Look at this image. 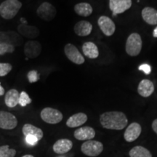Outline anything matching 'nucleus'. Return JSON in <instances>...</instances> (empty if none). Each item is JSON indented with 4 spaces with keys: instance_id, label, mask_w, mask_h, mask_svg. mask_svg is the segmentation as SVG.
I'll list each match as a JSON object with an SVG mask.
<instances>
[{
    "instance_id": "1",
    "label": "nucleus",
    "mask_w": 157,
    "mask_h": 157,
    "mask_svg": "<svg viewBox=\"0 0 157 157\" xmlns=\"http://www.w3.org/2000/svg\"><path fill=\"white\" fill-rule=\"evenodd\" d=\"M100 122L104 128L121 130L127 125L126 115L119 111H109L103 113L100 117Z\"/></svg>"
},
{
    "instance_id": "2",
    "label": "nucleus",
    "mask_w": 157,
    "mask_h": 157,
    "mask_svg": "<svg viewBox=\"0 0 157 157\" xmlns=\"http://www.w3.org/2000/svg\"><path fill=\"white\" fill-rule=\"evenodd\" d=\"M22 7L19 0H5L0 5V15L4 19H13Z\"/></svg>"
},
{
    "instance_id": "3",
    "label": "nucleus",
    "mask_w": 157,
    "mask_h": 157,
    "mask_svg": "<svg viewBox=\"0 0 157 157\" xmlns=\"http://www.w3.org/2000/svg\"><path fill=\"white\" fill-rule=\"evenodd\" d=\"M142 49V39L137 33L129 35L126 42V52L130 56H137Z\"/></svg>"
},
{
    "instance_id": "4",
    "label": "nucleus",
    "mask_w": 157,
    "mask_h": 157,
    "mask_svg": "<svg viewBox=\"0 0 157 157\" xmlns=\"http://www.w3.org/2000/svg\"><path fill=\"white\" fill-rule=\"evenodd\" d=\"M81 151L86 156L96 157L103 151V145L97 140H87L82 145Z\"/></svg>"
},
{
    "instance_id": "5",
    "label": "nucleus",
    "mask_w": 157,
    "mask_h": 157,
    "mask_svg": "<svg viewBox=\"0 0 157 157\" xmlns=\"http://www.w3.org/2000/svg\"><path fill=\"white\" fill-rule=\"evenodd\" d=\"M40 117L44 122L50 124L60 123L63 117V113L60 111L50 107L44 108V109H42V111H41Z\"/></svg>"
},
{
    "instance_id": "6",
    "label": "nucleus",
    "mask_w": 157,
    "mask_h": 157,
    "mask_svg": "<svg viewBox=\"0 0 157 157\" xmlns=\"http://www.w3.org/2000/svg\"><path fill=\"white\" fill-rule=\"evenodd\" d=\"M23 42L22 37L13 31H0V44H7L13 46H20Z\"/></svg>"
},
{
    "instance_id": "7",
    "label": "nucleus",
    "mask_w": 157,
    "mask_h": 157,
    "mask_svg": "<svg viewBox=\"0 0 157 157\" xmlns=\"http://www.w3.org/2000/svg\"><path fill=\"white\" fill-rule=\"evenodd\" d=\"M36 14L41 19L45 21H50L56 17L57 10L56 7L50 3L43 2L37 9Z\"/></svg>"
},
{
    "instance_id": "8",
    "label": "nucleus",
    "mask_w": 157,
    "mask_h": 157,
    "mask_svg": "<svg viewBox=\"0 0 157 157\" xmlns=\"http://www.w3.org/2000/svg\"><path fill=\"white\" fill-rule=\"evenodd\" d=\"M17 119L13 113L0 111V128L3 129H13L17 127Z\"/></svg>"
},
{
    "instance_id": "9",
    "label": "nucleus",
    "mask_w": 157,
    "mask_h": 157,
    "mask_svg": "<svg viewBox=\"0 0 157 157\" xmlns=\"http://www.w3.org/2000/svg\"><path fill=\"white\" fill-rule=\"evenodd\" d=\"M64 52L68 60L77 65L83 64L85 60L78 49L72 44H67L64 48Z\"/></svg>"
},
{
    "instance_id": "10",
    "label": "nucleus",
    "mask_w": 157,
    "mask_h": 157,
    "mask_svg": "<svg viewBox=\"0 0 157 157\" xmlns=\"http://www.w3.org/2000/svg\"><path fill=\"white\" fill-rule=\"evenodd\" d=\"M132 6V0H109V8L113 16L123 13Z\"/></svg>"
},
{
    "instance_id": "11",
    "label": "nucleus",
    "mask_w": 157,
    "mask_h": 157,
    "mask_svg": "<svg viewBox=\"0 0 157 157\" xmlns=\"http://www.w3.org/2000/svg\"><path fill=\"white\" fill-rule=\"evenodd\" d=\"M42 52V45L35 40H30L24 45V54L27 58L34 59L38 57Z\"/></svg>"
},
{
    "instance_id": "12",
    "label": "nucleus",
    "mask_w": 157,
    "mask_h": 157,
    "mask_svg": "<svg viewBox=\"0 0 157 157\" xmlns=\"http://www.w3.org/2000/svg\"><path fill=\"white\" fill-rule=\"evenodd\" d=\"M98 25L105 36H112L115 32L116 26L113 21L110 17L107 16H101L98 21Z\"/></svg>"
},
{
    "instance_id": "13",
    "label": "nucleus",
    "mask_w": 157,
    "mask_h": 157,
    "mask_svg": "<svg viewBox=\"0 0 157 157\" xmlns=\"http://www.w3.org/2000/svg\"><path fill=\"white\" fill-rule=\"evenodd\" d=\"M141 126L137 122H133L129 125L125 130L124 137L127 142L131 143L137 140L141 133Z\"/></svg>"
},
{
    "instance_id": "14",
    "label": "nucleus",
    "mask_w": 157,
    "mask_h": 157,
    "mask_svg": "<svg viewBox=\"0 0 157 157\" xmlns=\"http://www.w3.org/2000/svg\"><path fill=\"white\" fill-rule=\"evenodd\" d=\"M17 31L21 35L28 39H35L40 34V31L37 27L27 23H21L17 27Z\"/></svg>"
},
{
    "instance_id": "15",
    "label": "nucleus",
    "mask_w": 157,
    "mask_h": 157,
    "mask_svg": "<svg viewBox=\"0 0 157 157\" xmlns=\"http://www.w3.org/2000/svg\"><path fill=\"white\" fill-rule=\"evenodd\" d=\"M74 137L78 140H90L95 136V131L91 127H82L74 132Z\"/></svg>"
},
{
    "instance_id": "16",
    "label": "nucleus",
    "mask_w": 157,
    "mask_h": 157,
    "mask_svg": "<svg viewBox=\"0 0 157 157\" xmlns=\"http://www.w3.org/2000/svg\"><path fill=\"white\" fill-rule=\"evenodd\" d=\"M72 147H73V143L71 140L66 138H63L57 140L54 143L52 149L56 154H63L69 151Z\"/></svg>"
},
{
    "instance_id": "17",
    "label": "nucleus",
    "mask_w": 157,
    "mask_h": 157,
    "mask_svg": "<svg viewBox=\"0 0 157 157\" xmlns=\"http://www.w3.org/2000/svg\"><path fill=\"white\" fill-rule=\"evenodd\" d=\"M154 91V85L151 81L148 79H143L140 82L137 92L139 95L144 98H148L152 95Z\"/></svg>"
},
{
    "instance_id": "18",
    "label": "nucleus",
    "mask_w": 157,
    "mask_h": 157,
    "mask_svg": "<svg viewBox=\"0 0 157 157\" xmlns=\"http://www.w3.org/2000/svg\"><path fill=\"white\" fill-rule=\"evenodd\" d=\"M93 30V25L87 21H81L74 25V31L79 36H87Z\"/></svg>"
},
{
    "instance_id": "19",
    "label": "nucleus",
    "mask_w": 157,
    "mask_h": 157,
    "mask_svg": "<svg viewBox=\"0 0 157 157\" xmlns=\"http://www.w3.org/2000/svg\"><path fill=\"white\" fill-rule=\"evenodd\" d=\"M87 121V116L84 113H77L69 117L66 121V126L70 128L78 127L84 124Z\"/></svg>"
},
{
    "instance_id": "20",
    "label": "nucleus",
    "mask_w": 157,
    "mask_h": 157,
    "mask_svg": "<svg viewBox=\"0 0 157 157\" xmlns=\"http://www.w3.org/2000/svg\"><path fill=\"white\" fill-rule=\"evenodd\" d=\"M20 94L17 90L11 89L5 94V103L7 107L14 108L18 104Z\"/></svg>"
},
{
    "instance_id": "21",
    "label": "nucleus",
    "mask_w": 157,
    "mask_h": 157,
    "mask_svg": "<svg viewBox=\"0 0 157 157\" xmlns=\"http://www.w3.org/2000/svg\"><path fill=\"white\" fill-rule=\"evenodd\" d=\"M143 19L150 25L157 24V10L152 7H145L142 10Z\"/></svg>"
},
{
    "instance_id": "22",
    "label": "nucleus",
    "mask_w": 157,
    "mask_h": 157,
    "mask_svg": "<svg viewBox=\"0 0 157 157\" xmlns=\"http://www.w3.org/2000/svg\"><path fill=\"white\" fill-rule=\"evenodd\" d=\"M82 51H83L84 56L91 59L97 58L99 56L98 47L96 46L95 44L91 42L84 43L83 46H82Z\"/></svg>"
},
{
    "instance_id": "23",
    "label": "nucleus",
    "mask_w": 157,
    "mask_h": 157,
    "mask_svg": "<svg viewBox=\"0 0 157 157\" xmlns=\"http://www.w3.org/2000/svg\"><path fill=\"white\" fill-rule=\"evenodd\" d=\"M22 132L25 136H27V135H34V136L38 138L39 140H40L43 137V135H44V133H43L42 129L34 126V125L31 124H25L23 125Z\"/></svg>"
},
{
    "instance_id": "24",
    "label": "nucleus",
    "mask_w": 157,
    "mask_h": 157,
    "mask_svg": "<svg viewBox=\"0 0 157 157\" xmlns=\"http://www.w3.org/2000/svg\"><path fill=\"white\" fill-rule=\"evenodd\" d=\"M74 11L78 15L84 17L90 16L93 13V7L90 5L89 3L87 2H81L78 3L74 6Z\"/></svg>"
},
{
    "instance_id": "25",
    "label": "nucleus",
    "mask_w": 157,
    "mask_h": 157,
    "mask_svg": "<svg viewBox=\"0 0 157 157\" xmlns=\"http://www.w3.org/2000/svg\"><path fill=\"white\" fill-rule=\"evenodd\" d=\"M130 157H152V155L148 149L144 147L137 146H135L129 151Z\"/></svg>"
},
{
    "instance_id": "26",
    "label": "nucleus",
    "mask_w": 157,
    "mask_h": 157,
    "mask_svg": "<svg viewBox=\"0 0 157 157\" xmlns=\"http://www.w3.org/2000/svg\"><path fill=\"white\" fill-rule=\"evenodd\" d=\"M16 155V150L10 148L8 145L0 146V157H15Z\"/></svg>"
},
{
    "instance_id": "27",
    "label": "nucleus",
    "mask_w": 157,
    "mask_h": 157,
    "mask_svg": "<svg viewBox=\"0 0 157 157\" xmlns=\"http://www.w3.org/2000/svg\"><path fill=\"white\" fill-rule=\"evenodd\" d=\"M32 102V100L31 99L28 94L25 92L23 91L20 93V97H19V102L18 104L21 106L25 107L27 105L30 104Z\"/></svg>"
},
{
    "instance_id": "28",
    "label": "nucleus",
    "mask_w": 157,
    "mask_h": 157,
    "mask_svg": "<svg viewBox=\"0 0 157 157\" xmlns=\"http://www.w3.org/2000/svg\"><path fill=\"white\" fill-rule=\"evenodd\" d=\"M13 69V66L8 63H0V76H7Z\"/></svg>"
},
{
    "instance_id": "29",
    "label": "nucleus",
    "mask_w": 157,
    "mask_h": 157,
    "mask_svg": "<svg viewBox=\"0 0 157 157\" xmlns=\"http://www.w3.org/2000/svg\"><path fill=\"white\" fill-rule=\"evenodd\" d=\"M15 51V47L7 44H0V56L7 53H13Z\"/></svg>"
},
{
    "instance_id": "30",
    "label": "nucleus",
    "mask_w": 157,
    "mask_h": 157,
    "mask_svg": "<svg viewBox=\"0 0 157 157\" xmlns=\"http://www.w3.org/2000/svg\"><path fill=\"white\" fill-rule=\"evenodd\" d=\"M27 76H28L29 82H30V83H34V82H36L39 78L38 72L35 70L30 71L28 73V74H27Z\"/></svg>"
},
{
    "instance_id": "31",
    "label": "nucleus",
    "mask_w": 157,
    "mask_h": 157,
    "mask_svg": "<svg viewBox=\"0 0 157 157\" xmlns=\"http://www.w3.org/2000/svg\"><path fill=\"white\" fill-rule=\"evenodd\" d=\"M25 141L31 146H34L38 143L39 140L36 137L34 136V135H27V136H25Z\"/></svg>"
},
{
    "instance_id": "32",
    "label": "nucleus",
    "mask_w": 157,
    "mask_h": 157,
    "mask_svg": "<svg viewBox=\"0 0 157 157\" xmlns=\"http://www.w3.org/2000/svg\"><path fill=\"white\" fill-rule=\"evenodd\" d=\"M138 68L139 70L142 71L144 72L146 74H149L151 72V67L150 65L147 63H143L142 65H140Z\"/></svg>"
},
{
    "instance_id": "33",
    "label": "nucleus",
    "mask_w": 157,
    "mask_h": 157,
    "mask_svg": "<svg viewBox=\"0 0 157 157\" xmlns=\"http://www.w3.org/2000/svg\"><path fill=\"white\" fill-rule=\"evenodd\" d=\"M152 128L154 129V131L157 134V119L153 121L152 123Z\"/></svg>"
},
{
    "instance_id": "34",
    "label": "nucleus",
    "mask_w": 157,
    "mask_h": 157,
    "mask_svg": "<svg viewBox=\"0 0 157 157\" xmlns=\"http://www.w3.org/2000/svg\"><path fill=\"white\" fill-rule=\"evenodd\" d=\"M4 94H5V89H4L2 86L1 85V83H0V96H2Z\"/></svg>"
},
{
    "instance_id": "35",
    "label": "nucleus",
    "mask_w": 157,
    "mask_h": 157,
    "mask_svg": "<svg viewBox=\"0 0 157 157\" xmlns=\"http://www.w3.org/2000/svg\"><path fill=\"white\" fill-rule=\"evenodd\" d=\"M153 36H154V37H156V38H157V27H156L154 30V31H153Z\"/></svg>"
},
{
    "instance_id": "36",
    "label": "nucleus",
    "mask_w": 157,
    "mask_h": 157,
    "mask_svg": "<svg viewBox=\"0 0 157 157\" xmlns=\"http://www.w3.org/2000/svg\"><path fill=\"white\" fill-rule=\"evenodd\" d=\"M22 157H34L33 155H31V154H27V155H24V156H23Z\"/></svg>"
}]
</instances>
